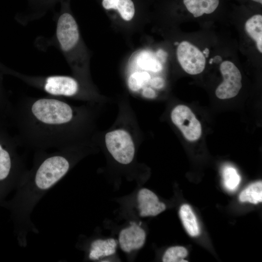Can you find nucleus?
<instances>
[{"instance_id": "1", "label": "nucleus", "mask_w": 262, "mask_h": 262, "mask_svg": "<svg viewBox=\"0 0 262 262\" xmlns=\"http://www.w3.org/2000/svg\"><path fill=\"white\" fill-rule=\"evenodd\" d=\"M75 113L70 105L60 98H21L16 114L20 144L36 150L68 148Z\"/></svg>"}, {"instance_id": "2", "label": "nucleus", "mask_w": 262, "mask_h": 262, "mask_svg": "<svg viewBox=\"0 0 262 262\" xmlns=\"http://www.w3.org/2000/svg\"><path fill=\"white\" fill-rule=\"evenodd\" d=\"M67 149L50 153L36 150L32 168L27 170L17 186L13 208L21 246H26L29 233H38L31 219L34 207L47 192L66 176L71 166Z\"/></svg>"}, {"instance_id": "3", "label": "nucleus", "mask_w": 262, "mask_h": 262, "mask_svg": "<svg viewBox=\"0 0 262 262\" xmlns=\"http://www.w3.org/2000/svg\"><path fill=\"white\" fill-rule=\"evenodd\" d=\"M56 22L54 39L57 46L73 68L83 70L86 57L82 51L80 33L75 19L70 13L64 12Z\"/></svg>"}, {"instance_id": "4", "label": "nucleus", "mask_w": 262, "mask_h": 262, "mask_svg": "<svg viewBox=\"0 0 262 262\" xmlns=\"http://www.w3.org/2000/svg\"><path fill=\"white\" fill-rule=\"evenodd\" d=\"M21 81L54 97H72L80 91V85L74 78L66 75L33 76L16 73Z\"/></svg>"}, {"instance_id": "5", "label": "nucleus", "mask_w": 262, "mask_h": 262, "mask_svg": "<svg viewBox=\"0 0 262 262\" xmlns=\"http://www.w3.org/2000/svg\"><path fill=\"white\" fill-rule=\"evenodd\" d=\"M106 147L118 163L127 164L133 160L134 146L130 134L123 130L108 132L105 137Z\"/></svg>"}, {"instance_id": "6", "label": "nucleus", "mask_w": 262, "mask_h": 262, "mask_svg": "<svg viewBox=\"0 0 262 262\" xmlns=\"http://www.w3.org/2000/svg\"><path fill=\"white\" fill-rule=\"evenodd\" d=\"M171 118L188 141H196L201 136V124L188 107L184 105L177 106L171 112Z\"/></svg>"}, {"instance_id": "7", "label": "nucleus", "mask_w": 262, "mask_h": 262, "mask_svg": "<svg viewBox=\"0 0 262 262\" xmlns=\"http://www.w3.org/2000/svg\"><path fill=\"white\" fill-rule=\"evenodd\" d=\"M223 81L215 90L216 97L221 99L235 97L242 88V75L239 69L231 62L225 61L220 66Z\"/></svg>"}, {"instance_id": "8", "label": "nucleus", "mask_w": 262, "mask_h": 262, "mask_svg": "<svg viewBox=\"0 0 262 262\" xmlns=\"http://www.w3.org/2000/svg\"><path fill=\"white\" fill-rule=\"evenodd\" d=\"M177 57L181 67L188 74L196 75L205 68V56L197 47L188 41L179 44Z\"/></svg>"}, {"instance_id": "9", "label": "nucleus", "mask_w": 262, "mask_h": 262, "mask_svg": "<svg viewBox=\"0 0 262 262\" xmlns=\"http://www.w3.org/2000/svg\"><path fill=\"white\" fill-rule=\"evenodd\" d=\"M27 170L22 158L12 154L0 143V182L13 176L20 183Z\"/></svg>"}, {"instance_id": "10", "label": "nucleus", "mask_w": 262, "mask_h": 262, "mask_svg": "<svg viewBox=\"0 0 262 262\" xmlns=\"http://www.w3.org/2000/svg\"><path fill=\"white\" fill-rule=\"evenodd\" d=\"M146 232L139 225L134 222L121 230L119 235V243L121 249L130 252L141 248L146 240Z\"/></svg>"}, {"instance_id": "11", "label": "nucleus", "mask_w": 262, "mask_h": 262, "mask_svg": "<svg viewBox=\"0 0 262 262\" xmlns=\"http://www.w3.org/2000/svg\"><path fill=\"white\" fill-rule=\"evenodd\" d=\"M137 201L139 214L142 217L156 216L166 208L165 205L159 201L156 195L147 188L139 191Z\"/></svg>"}, {"instance_id": "12", "label": "nucleus", "mask_w": 262, "mask_h": 262, "mask_svg": "<svg viewBox=\"0 0 262 262\" xmlns=\"http://www.w3.org/2000/svg\"><path fill=\"white\" fill-rule=\"evenodd\" d=\"M117 245V242L114 238L96 240L90 245L88 258L91 260H98L112 255L115 252Z\"/></svg>"}, {"instance_id": "13", "label": "nucleus", "mask_w": 262, "mask_h": 262, "mask_svg": "<svg viewBox=\"0 0 262 262\" xmlns=\"http://www.w3.org/2000/svg\"><path fill=\"white\" fill-rule=\"evenodd\" d=\"M188 11L195 17L213 12L219 4V0H183Z\"/></svg>"}, {"instance_id": "14", "label": "nucleus", "mask_w": 262, "mask_h": 262, "mask_svg": "<svg viewBox=\"0 0 262 262\" xmlns=\"http://www.w3.org/2000/svg\"><path fill=\"white\" fill-rule=\"evenodd\" d=\"M179 215L187 232L191 237H196L200 234V229L196 216L191 207L186 204L181 206Z\"/></svg>"}, {"instance_id": "15", "label": "nucleus", "mask_w": 262, "mask_h": 262, "mask_svg": "<svg viewBox=\"0 0 262 262\" xmlns=\"http://www.w3.org/2000/svg\"><path fill=\"white\" fill-rule=\"evenodd\" d=\"M245 29L248 35L255 41L258 50L262 52V16L255 15L246 20Z\"/></svg>"}, {"instance_id": "16", "label": "nucleus", "mask_w": 262, "mask_h": 262, "mask_svg": "<svg viewBox=\"0 0 262 262\" xmlns=\"http://www.w3.org/2000/svg\"><path fill=\"white\" fill-rule=\"evenodd\" d=\"M242 202H248L257 204L262 201V182L258 181L253 183L243 190L239 196Z\"/></svg>"}, {"instance_id": "17", "label": "nucleus", "mask_w": 262, "mask_h": 262, "mask_svg": "<svg viewBox=\"0 0 262 262\" xmlns=\"http://www.w3.org/2000/svg\"><path fill=\"white\" fill-rule=\"evenodd\" d=\"M222 178L224 187L230 192L235 191L241 181L240 175L236 169L231 166H226L224 168Z\"/></svg>"}, {"instance_id": "18", "label": "nucleus", "mask_w": 262, "mask_h": 262, "mask_svg": "<svg viewBox=\"0 0 262 262\" xmlns=\"http://www.w3.org/2000/svg\"><path fill=\"white\" fill-rule=\"evenodd\" d=\"M137 63L139 66L142 68L154 72L160 71L163 68L160 62L147 51L142 52L138 56Z\"/></svg>"}, {"instance_id": "19", "label": "nucleus", "mask_w": 262, "mask_h": 262, "mask_svg": "<svg viewBox=\"0 0 262 262\" xmlns=\"http://www.w3.org/2000/svg\"><path fill=\"white\" fill-rule=\"evenodd\" d=\"M187 249L181 246H175L168 248L163 257L164 262H186L184 259L187 256Z\"/></svg>"}, {"instance_id": "20", "label": "nucleus", "mask_w": 262, "mask_h": 262, "mask_svg": "<svg viewBox=\"0 0 262 262\" xmlns=\"http://www.w3.org/2000/svg\"><path fill=\"white\" fill-rule=\"evenodd\" d=\"M150 78L149 74L147 72H134L128 79L129 87L133 91H137L147 83Z\"/></svg>"}, {"instance_id": "21", "label": "nucleus", "mask_w": 262, "mask_h": 262, "mask_svg": "<svg viewBox=\"0 0 262 262\" xmlns=\"http://www.w3.org/2000/svg\"><path fill=\"white\" fill-rule=\"evenodd\" d=\"M121 18L125 21L131 20L135 14V8L131 0H120L116 9Z\"/></svg>"}, {"instance_id": "22", "label": "nucleus", "mask_w": 262, "mask_h": 262, "mask_svg": "<svg viewBox=\"0 0 262 262\" xmlns=\"http://www.w3.org/2000/svg\"><path fill=\"white\" fill-rule=\"evenodd\" d=\"M120 0H102V5L106 10H116L117 4Z\"/></svg>"}, {"instance_id": "23", "label": "nucleus", "mask_w": 262, "mask_h": 262, "mask_svg": "<svg viewBox=\"0 0 262 262\" xmlns=\"http://www.w3.org/2000/svg\"><path fill=\"white\" fill-rule=\"evenodd\" d=\"M150 83L152 87L157 89H161L164 87V81L161 77H155L151 80Z\"/></svg>"}, {"instance_id": "24", "label": "nucleus", "mask_w": 262, "mask_h": 262, "mask_svg": "<svg viewBox=\"0 0 262 262\" xmlns=\"http://www.w3.org/2000/svg\"><path fill=\"white\" fill-rule=\"evenodd\" d=\"M143 96L147 98H153L156 97L155 92L151 88L147 87L143 89Z\"/></svg>"}, {"instance_id": "25", "label": "nucleus", "mask_w": 262, "mask_h": 262, "mask_svg": "<svg viewBox=\"0 0 262 262\" xmlns=\"http://www.w3.org/2000/svg\"><path fill=\"white\" fill-rule=\"evenodd\" d=\"M203 54H205L206 57H208L209 54V49L208 48H205L202 51Z\"/></svg>"}, {"instance_id": "26", "label": "nucleus", "mask_w": 262, "mask_h": 262, "mask_svg": "<svg viewBox=\"0 0 262 262\" xmlns=\"http://www.w3.org/2000/svg\"><path fill=\"white\" fill-rule=\"evenodd\" d=\"M217 59H216L215 58H213V62L215 63H218L220 62L222 60L221 58L219 56H216L215 57Z\"/></svg>"}, {"instance_id": "27", "label": "nucleus", "mask_w": 262, "mask_h": 262, "mask_svg": "<svg viewBox=\"0 0 262 262\" xmlns=\"http://www.w3.org/2000/svg\"><path fill=\"white\" fill-rule=\"evenodd\" d=\"M253 0L255 2H259L261 4H262V0Z\"/></svg>"}, {"instance_id": "28", "label": "nucleus", "mask_w": 262, "mask_h": 262, "mask_svg": "<svg viewBox=\"0 0 262 262\" xmlns=\"http://www.w3.org/2000/svg\"><path fill=\"white\" fill-rule=\"evenodd\" d=\"M213 62V58H211V59L210 60L209 63H210V64H212Z\"/></svg>"}]
</instances>
